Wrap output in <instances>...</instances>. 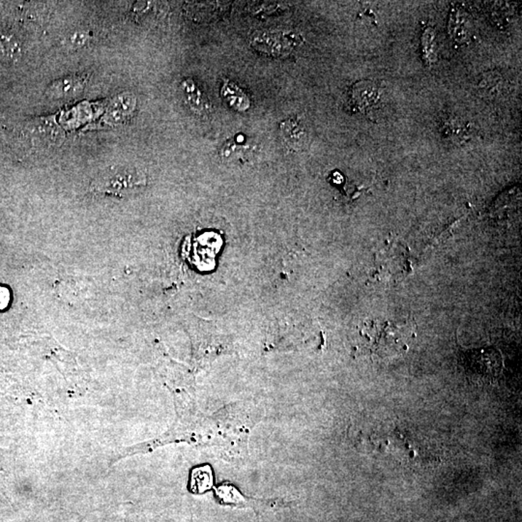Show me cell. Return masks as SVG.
<instances>
[{
  "label": "cell",
  "instance_id": "1",
  "mask_svg": "<svg viewBox=\"0 0 522 522\" xmlns=\"http://www.w3.org/2000/svg\"><path fill=\"white\" fill-rule=\"evenodd\" d=\"M412 322L367 320L359 329L360 348L371 357L389 359L408 351L415 337Z\"/></svg>",
  "mask_w": 522,
  "mask_h": 522
},
{
  "label": "cell",
  "instance_id": "2",
  "mask_svg": "<svg viewBox=\"0 0 522 522\" xmlns=\"http://www.w3.org/2000/svg\"><path fill=\"white\" fill-rule=\"evenodd\" d=\"M147 185V176L136 168H117L104 172L91 184L90 190L102 195L124 196Z\"/></svg>",
  "mask_w": 522,
  "mask_h": 522
},
{
  "label": "cell",
  "instance_id": "3",
  "mask_svg": "<svg viewBox=\"0 0 522 522\" xmlns=\"http://www.w3.org/2000/svg\"><path fill=\"white\" fill-rule=\"evenodd\" d=\"M87 75H73L55 80L48 86L46 95L50 100H67L82 92L87 82Z\"/></svg>",
  "mask_w": 522,
  "mask_h": 522
},
{
  "label": "cell",
  "instance_id": "4",
  "mask_svg": "<svg viewBox=\"0 0 522 522\" xmlns=\"http://www.w3.org/2000/svg\"><path fill=\"white\" fill-rule=\"evenodd\" d=\"M255 35L252 46L270 55H285L290 52L295 45L294 41L289 36H284V34L272 33V32L265 33L260 31Z\"/></svg>",
  "mask_w": 522,
  "mask_h": 522
},
{
  "label": "cell",
  "instance_id": "5",
  "mask_svg": "<svg viewBox=\"0 0 522 522\" xmlns=\"http://www.w3.org/2000/svg\"><path fill=\"white\" fill-rule=\"evenodd\" d=\"M137 98L132 93L126 92L115 97L107 107L105 120L112 125L124 122L136 110Z\"/></svg>",
  "mask_w": 522,
  "mask_h": 522
},
{
  "label": "cell",
  "instance_id": "6",
  "mask_svg": "<svg viewBox=\"0 0 522 522\" xmlns=\"http://www.w3.org/2000/svg\"><path fill=\"white\" fill-rule=\"evenodd\" d=\"M448 32L457 45L467 44L471 37V23L465 11L454 8L449 17Z\"/></svg>",
  "mask_w": 522,
  "mask_h": 522
},
{
  "label": "cell",
  "instance_id": "7",
  "mask_svg": "<svg viewBox=\"0 0 522 522\" xmlns=\"http://www.w3.org/2000/svg\"><path fill=\"white\" fill-rule=\"evenodd\" d=\"M353 106L360 110L370 109L379 100V90L373 82H358L352 88Z\"/></svg>",
  "mask_w": 522,
  "mask_h": 522
},
{
  "label": "cell",
  "instance_id": "8",
  "mask_svg": "<svg viewBox=\"0 0 522 522\" xmlns=\"http://www.w3.org/2000/svg\"><path fill=\"white\" fill-rule=\"evenodd\" d=\"M218 501L223 505L231 506V507L246 508L254 507V502L258 499H250L242 494L239 489L230 484H223L222 486L214 489Z\"/></svg>",
  "mask_w": 522,
  "mask_h": 522
},
{
  "label": "cell",
  "instance_id": "9",
  "mask_svg": "<svg viewBox=\"0 0 522 522\" xmlns=\"http://www.w3.org/2000/svg\"><path fill=\"white\" fill-rule=\"evenodd\" d=\"M281 131L285 142L293 149H302L308 141V134L298 119H287L282 124Z\"/></svg>",
  "mask_w": 522,
  "mask_h": 522
},
{
  "label": "cell",
  "instance_id": "10",
  "mask_svg": "<svg viewBox=\"0 0 522 522\" xmlns=\"http://www.w3.org/2000/svg\"><path fill=\"white\" fill-rule=\"evenodd\" d=\"M220 94L228 106L238 112H246L251 106V102L246 94L230 80H225Z\"/></svg>",
  "mask_w": 522,
  "mask_h": 522
},
{
  "label": "cell",
  "instance_id": "11",
  "mask_svg": "<svg viewBox=\"0 0 522 522\" xmlns=\"http://www.w3.org/2000/svg\"><path fill=\"white\" fill-rule=\"evenodd\" d=\"M182 91L186 103L189 105L193 112H203L208 110V101L204 100L203 93L196 87L193 80H184L182 82Z\"/></svg>",
  "mask_w": 522,
  "mask_h": 522
},
{
  "label": "cell",
  "instance_id": "12",
  "mask_svg": "<svg viewBox=\"0 0 522 522\" xmlns=\"http://www.w3.org/2000/svg\"><path fill=\"white\" fill-rule=\"evenodd\" d=\"M213 473L208 465L193 470L190 486L193 494H203L213 488Z\"/></svg>",
  "mask_w": 522,
  "mask_h": 522
},
{
  "label": "cell",
  "instance_id": "13",
  "mask_svg": "<svg viewBox=\"0 0 522 522\" xmlns=\"http://www.w3.org/2000/svg\"><path fill=\"white\" fill-rule=\"evenodd\" d=\"M422 59L427 67L432 66L437 60V35L435 29L427 28L422 34Z\"/></svg>",
  "mask_w": 522,
  "mask_h": 522
},
{
  "label": "cell",
  "instance_id": "14",
  "mask_svg": "<svg viewBox=\"0 0 522 522\" xmlns=\"http://www.w3.org/2000/svg\"><path fill=\"white\" fill-rule=\"evenodd\" d=\"M21 46L17 37L11 32L0 31V53L11 61L21 58Z\"/></svg>",
  "mask_w": 522,
  "mask_h": 522
},
{
  "label": "cell",
  "instance_id": "15",
  "mask_svg": "<svg viewBox=\"0 0 522 522\" xmlns=\"http://www.w3.org/2000/svg\"><path fill=\"white\" fill-rule=\"evenodd\" d=\"M479 90L484 95L495 97L502 92L503 79L499 73L489 72L484 74L479 82Z\"/></svg>",
  "mask_w": 522,
  "mask_h": 522
},
{
  "label": "cell",
  "instance_id": "16",
  "mask_svg": "<svg viewBox=\"0 0 522 522\" xmlns=\"http://www.w3.org/2000/svg\"><path fill=\"white\" fill-rule=\"evenodd\" d=\"M444 134L456 142L465 141L470 134L469 126L459 119H450L444 123Z\"/></svg>",
  "mask_w": 522,
  "mask_h": 522
},
{
  "label": "cell",
  "instance_id": "17",
  "mask_svg": "<svg viewBox=\"0 0 522 522\" xmlns=\"http://www.w3.org/2000/svg\"><path fill=\"white\" fill-rule=\"evenodd\" d=\"M90 40V35L87 31L83 29H78L71 32L66 37V45L72 48H80L85 47Z\"/></svg>",
  "mask_w": 522,
  "mask_h": 522
},
{
  "label": "cell",
  "instance_id": "18",
  "mask_svg": "<svg viewBox=\"0 0 522 522\" xmlns=\"http://www.w3.org/2000/svg\"><path fill=\"white\" fill-rule=\"evenodd\" d=\"M10 293L9 290L5 287H0V309H5L9 304Z\"/></svg>",
  "mask_w": 522,
  "mask_h": 522
}]
</instances>
